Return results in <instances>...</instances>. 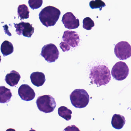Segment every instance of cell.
I'll use <instances>...</instances> for the list:
<instances>
[{"mask_svg": "<svg viewBox=\"0 0 131 131\" xmlns=\"http://www.w3.org/2000/svg\"><path fill=\"white\" fill-rule=\"evenodd\" d=\"M90 78L93 83L98 86L105 85L110 81V72L105 65L94 66L91 69Z\"/></svg>", "mask_w": 131, "mask_h": 131, "instance_id": "cell-1", "label": "cell"}, {"mask_svg": "<svg viewBox=\"0 0 131 131\" xmlns=\"http://www.w3.org/2000/svg\"><path fill=\"white\" fill-rule=\"evenodd\" d=\"M61 14L59 9L49 5L42 9L39 13V18L42 24L48 27L55 25Z\"/></svg>", "mask_w": 131, "mask_h": 131, "instance_id": "cell-2", "label": "cell"}, {"mask_svg": "<svg viewBox=\"0 0 131 131\" xmlns=\"http://www.w3.org/2000/svg\"><path fill=\"white\" fill-rule=\"evenodd\" d=\"M72 105L76 108L85 107L90 101V97L87 91L84 89L74 90L70 95Z\"/></svg>", "mask_w": 131, "mask_h": 131, "instance_id": "cell-3", "label": "cell"}, {"mask_svg": "<svg viewBox=\"0 0 131 131\" xmlns=\"http://www.w3.org/2000/svg\"><path fill=\"white\" fill-rule=\"evenodd\" d=\"M36 103L39 111L45 113L53 112L57 105L54 98L49 95L39 96Z\"/></svg>", "mask_w": 131, "mask_h": 131, "instance_id": "cell-4", "label": "cell"}, {"mask_svg": "<svg viewBox=\"0 0 131 131\" xmlns=\"http://www.w3.org/2000/svg\"><path fill=\"white\" fill-rule=\"evenodd\" d=\"M41 55L48 63L55 62L59 55V52L57 47L54 44L50 43L44 45L42 49Z\"/></svg>", "mask_w": 131, "mask_h": 131, "instance_id": "cell-5", "label": "cell"}, {"mask_svg": "<svg viewBox=\"0 0 131 131\" xmlns=\"http://www.w3.org/2000/svg\"><path fill=\"white\" fill-rule=\"evenodd\" d=\"M129 69L125 62L119 61L113 66L112 70V75L114 78L118 81H123L129 74Z\"/></svg>", "mask_w": 131, "mask_h": 131, "instance_id": "cell-6", "label": "cell"}, {"mask_svg": "<svg viewBox=\"0 0 131 131\" xmlns=\"http://www.w3.org/2000/svg\"><path fill=\"white\" fill-rule=\"evenodd\" d=\"M114 53L120 60H127L131 57V45L127 41H120L115 45Z\"/></svg>", "mask_w": 131, "mask_h": 131, "instance_id": "cell-7", "label": "cell"}, {"mask_svg": "<svg viewBox=\"0 0 131 131\" xmlns=\"http://www.w3.org/2000/svg\"><path fill=\"white\" fill-rule=\"evenodd\" d=\"M14 25L16 28L15 31L18 35H22L26 37L31 38L34 34V28L28 22L22 21L19 24L14 23Z\"/></svg>", "mask_w": 131, "mask_h": 131, "instance_id": "cell-8", "label": "cell"}, {"mask_svg": "<svg viewBox=\"0 0 131 131\" xmlns=\"http://www.w3.org/2000/svg\"><path fill=\"white\" fill-rule=\"evenodd\" d=\"M62 23L66 28L72 30L76 29L80 26L79 19L77 18L73 13L67 12L62 17Z\"/></svg>", "mask_w": 131, "mask_h": 131, "instance_id": "cell-9", "label": "cell"}, {"mask_svg": "<svg viewBox=\"0 0 131 131\" xmlns=\"http://www.w3.org/2000/svg\"><path fill=\"white\" fill-rule=\"evenodd\" d=\"M62 39L64 42L72 48L78 46L80 42V37L76 31L67 30L64 32Z\"/></svg>", "mask_w": 131, "mask_h": 131, "instance_id": "cell-10", "label": "cell"}, {"mask_svg": "<svg viewBox=\"0 0 131 131\" xmlns=\"http://www.w3.org/2000/svg\"><path fill=\"white\" fill-rule=\"evenodd\" d=\"M18 94L22 100L29 101L34 99L35 93L34 90L27 84L22 85L18 89Z\"/></svg>", "mask_w": 131, "mask_h": 131, "instance_id": "cell-11", "label": "cell"}, {"mask_svg": "<svg viewBox=\"0 0 131 131\" xmlns=\"http://www.w3.org/2000/svg\"><path fill=\"white\" fill-rule=\"evenodd\" d=\"M21 78V75L19 73L15 70H13L6 75L5 81L8 85L14 87L17 85Z\"/></svg>", "mask_w": 131, "mask_h": 131, "instance_id": "cell-12", "label": "cell"}, {"mask_svg": "<svg viewBox=\"0 0 131 131\" xmlns=\"http://www.w3.org/2000/svg\"><path fill=\"white\" fill-rule=\"evenodd\" d=\"M30 78L32 84L38 87L43 85L46 80L44 74L40 72H35L32 73Z\"/></svg>", "mask_w": 131, "mask_h": 131, "instance_id": "cell-13", "label": "cell"}, {"mask_svg": "<svg viewBox=\"0 0 131 131\" xmlns=\"http://www.w3.org/2000/svg\"><path fill=\"white\" fill-rule=\"evenodd\" d=\"M125 118L123 115L115 114L112 120V125L114 128L120 130L124 127L125 124Z\"/></svg>", "mask_w": 131, "mask_h": 131, "instance_id": "cell-14", "label": "cell"}, {"mask_svg": "<svg viewBox=\"0 0 131 131\" xmlns=\"http://www.w3.org/2000/svg\"><path fill=\"white\" fill-rule=\"evenodd\" d=\"M12 96L11 90L4 86L0 87V102L1 103H7L10 101Z\"/></svg>", "mask_w": 131, "mask_h": 131, "instance_id": "cell-15", "label": "cell"}, {"mask_svg": "<svg viewBox=\"0 0 131 131\" xmlns=\"http://www.w3.org/2000/svg\"><path fill=\"white\" fill-rule=\"evenodd\" d=\"M1 50L4 57H6L14 52V47L11 42L5 40L2 44Z\"/></svg>", "mask_w": 131, "mask_h": 131, "instance_id": "cell-16", "label": "cell"}, {"mask_svg": "<svg viewBox=\"0 0 131 131\" xmlns=\"http://www.w3.org/2000/svg\"><path fill=\"white\" fill-rule=\"evenodd\" d=\"M18 15L21 20L27 19L29 18L30 13L27 6L25 4L20 5L17 9Z\"/></svg>", "mask_w": 131, "mask_h": 131, "instance_id": "cell-17", "label": "cell"}, {"mask_svg": "<svg viewBox=\"0 0 131 131\" xmlns=\"http://www.w3.org/2000/svg\"><path fill=\"white\" fill-rule=\"evenodd\" d=\"M58 113L59 116L66 121H69L71 119L72 111L65 106L60 107L58 110Z\"/></svg>", "mask_w": 131, "mask_h": 131, "instance_id": "cell-18", "label": "cell"}, {"mask_svg": "<svg viewBox=\"0 0 131 131\" xmlns=\"http://www.w3.org/2000/svg\"><path fill=\"white\" fill-rule=\"evenodd\" d=\"M89 5L92 9L100 8V10H101L102 8L106 6L105 2L102 0H93L91 1Z\"/></svg>", "mask_w": 131, "mask_h": 131, "instance_id": "cell-19", "label": "cell"}, {"mask_svg": "<svg viewBox=\"0 0 131 131\" xmlns=\"http://www.w3.org/2000/svg\"><path fill=\"white\" fill-rule=\"evenodd\" d=\"M83 27L85 30H90L94 27L95 23L94 21L89 17L85 18L83 21Z\"/></svg>", "mask_w": 131, "mask_h": 131, "instance_id": "cell-20", "label": "cell"}, {"mask_svg": "<svg viewBox=\"0 0 131 131\" xmlns=\"http://www.w3.org/2000/svg\"><path fill=\"white\" fill-rule=\"evenodd\" d=\"M28 3L32 9H38L42 5L43 0H28Z\"/></svg>", "mask_w": 131, "mask_h": 131, "instance_id": "cell-21", "label": "cell"}, {"mask_svg": "<svg viewBox=\"0 0 131 131\" xmlns=\"http://www.w3.org/2000/svg\"><path fill=\"white\" fill-rule=\"evenodd\" d=\"M60 46L61 48L62 49L63 52L68 51L70 49V47L64 41H62L60 43Z\"/></svg>", "mask_w": 131, "mask_h": 131, "instance_id": "cell-22", "label": "cell"}, {"mask_svg": "<svg viewBox=\"0 0 131 131\" xmlns=\"http://www.w3.org/2000/svg\"><path fill=\"white\" fill-rule=\"evenodd\" d=\"M63 131H81L75 125H70L65 128Z\"/></svg>", "mask_w": 131, "mask_h": 131, "instance_id": "cell-23", "label": "cell"}, {"mask_svg": "<svg viewBox=\"0 0 131 131\" xmlns=\"http://www.w3.org/2000/svg\"><path fill=\"white\" fill-rule=\"evenodd\" d=\"M5 131H16L15 129H13V128H10L8 129H7Z\"/></svg>", "mask_w": 131, "mask_h": 131, "instance_id": "cell-24", "label": "cell"}, {"mask_svg": "<svg viewBox=\"0 0 131 131\" xmlns=\"http://www.w3.org/2000/svg\"><path fill=\"white\" fill-rule=\"evenodd\" d=\"M29 131H36L35 130H34V129H31V130H29Z\"/></svg>", "mask_w": 131, "mask_h": 131, "instance_id": "cell-25", "label": "cell"}]
</instances>
